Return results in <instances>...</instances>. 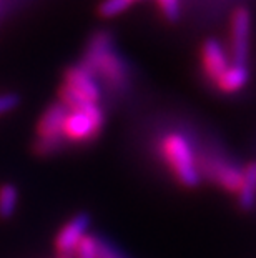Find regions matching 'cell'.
Instances as JSON below:
<instances>
[{"instance_id": "1", "label": "cell", "mask_w": 256, "mask_h": 258, "mask_svg": "<svg viewBox=\"0 0 256 258\" xmlns=\"http://www.w3.org/2000/svg\"><path fill=\"white\" fill-rule=\"evenodd\" d=\"M80 65L99 80L100 85L110 87L112 92L122 93L132 82L128 65L117 52L108 32H97L87 45Z\"/></svg>"}, {"instance_id": "2", "label": "cell", "mask_w": 256, "mask_h": 258, "mask_svg": "<svg viewBox=\"0 0 256 258\" xmlns=\"http://www.w3.org/2000/svg\"><path fill=\"white\" fill-rule=\"evenodd\" d=\"M163 165L183 188H197L201 177L197 165V150L193 144L180 132H168L158 142Z\"/></svg>"}, {"instance_id": "3", "label": "cell", "mask_w": 256, "mask_h": 258, "mask_svg": "<svg viewBox=\"0 0 256 258\" xmlns=\"http://www.w3.org/2000/svg\"><path fill=\"white\" fill-rule=\"evenodd\" d=\"M107 115L100 103H85L77 108H68L63 120L62 137L67 145L92 144L105 128Z\"/></svg>"}, {"instance_id": "4", "label": "cell", "mask_w": 256, "mask_h": 258, "mask_svg": "<svg viewBox=\"0 0 256 258\" xmlns=\"http://www.w3.org/2000/svg\"><path fill=\"white\" fill-rule=\"evenodd\" d=\"M197 165L201 182L208 180L225 194L236 195L239 183H241L243 165L215 150L197 152Z\"/></svg>"}, {"instance_id": "5", "label": "cell", "mask_w": 256, "mask_h": 258, "mask_svg": "<svg viewBox=\"0 0 256 258\" xmlns=\"http://www.w3.org/2000/svg\"><path fill=\"white\" fill-rule=\"evenodd\" d=\"M102 85L80 63L70 65L65 70L58 89V102L67 108H77L85 103H100Z\"/></svg>"}, {"instance_id": "6", "label": "cell", "mask_w": 256, "mask_h": 258, "mask_svg": "<svg viewBox=\"0 0 256 258\" xmlns=\"http://www.w3.org/2000/svg\"><path fill=\"white\" fill-rule=\"evenodd\" d=\"M68 108L60 103L58 100L50 103L39 117V122L35 125L37 139L34 142V152L37 155L45 157L53 153L62 152L67 145V142L62 137L63 120L67 117Z\"/></svg>"}, {"instance_id": "7", "label": "cell", "mask_w": 256, "mask_h": 258, "mask_svg": "<svg viewBox=\"0 0 256 258\" xmlns=\"http://www.w3.org/2000/svg\"><path fill=\"white\" fill-rule=\"evenodd\" d=\"M251 14L248 9L238 7L231 14L230 22V48L231 63L246 65L249 58V40H251Z\"/></svg>"}, {"instance_id": "8", "label": "cell", "mask_w": 256, "mask_h": 258, "mask_svg": "<svg viewBox=\"0 0 256 258\" xmlns=\"http://www.w3.org/2000/svg\"><path fill=\"white\" fill-rule=\"evenodd\" d=\"M90 228V215L85 212L77 213L58 230L53 246L58 258H72L75 250H77L81 238L89 233Z\"/></svg>"}, {"instance_id": "9", "label": "cell", "mask_w": 256, "mask_h": 258, "mask_svg": "<svg viewBox=\"0 0 256 258\" xmlns=\"http://www.w3.org/2000/svg\"><path fill=\"white\" fill-rule=\"evenodd\" d=\"M200 62L201 70H203L205 79L208 84L213 85L215 82L223 75V72L230 67V55H228L226 48L221 45L215 38H208L203 42L200 50Z\"/></svg>"}, {"instance_id": "10", "label": "cell", "mask_w": 256, "mask_h": 258, "mask_svg": "<svg viewBox=\"0 0 256 258\" xmlns=\"http://www.w3.org/2000/svg\"><path fill=\"white\" fill-rule=\"evenodd\" d=\"M248 82H249L248 65L230 63V67L223 72V75L215 82L213 87L216 89L218 93H223V95H233V93H238L239 90H243Z\"/></svg>"}, {"instance_id": "11", "label": "cell", "mask_w": 256, "mask_h": 258, "mask_svg": "<svg viewBox=\"0 0 256 258\" xmlns=\"http://www.w3.org/2000/svg\"><path fill=\"white\" fill-rule=\"evenodd\" d=\"M238 207L244 212L253 210L256 205V162H249L243 165L241 183L236 191Z\"/></svg>"}, {"instance_id": "12", "label": "cell", "mask_w": 256, "mask_h": 258, "mask_svg": "<svg viewBox=\"0 0 256 258\" xmlns=\"http://www.w3.org/2000/svg\"><path fill=\"white\" fill-rule=\"evenodd\" d=\"M19 207V190L14 183L0 185V220H9Z\"/></svg>"}, {"instance_id": "13", "label": "cell", "mask_w": 256, "mask_h": 258, "mask_svg": "<svg viewBox=\"0 0 256 258\" xmlns=\"http://www.w3.org/2000/svg\"><path fill=\"white\" fill-rule=\"evenodd\" d=\"M132 5V0H103L99 7V14L103 19H113L127 12Z\"/></svg>"}, {"instance_id": "14", "label": "cell", "mask_w": 256, "mask_h": 258, "mask_svg": "<svg viewBox=\"0 0 256 258\" xmlns=\"http://www.w3.org/2000/svg\"><path fill=\"white\" fill-rule=\"evenodd\" d=\"M72 258H99V237L87 233L78 243Z\"/></svg>"}, {"instance_id": "15", "label": "cell", "mask_w": 256, "mask_h": 258, "mask_svg": "<svg viewBox=\"0 0 256 258\" xmlns=\"http://www.w3.org/2000/svg\"><path fill=\"white\" fill-rule=\"evenodd\" d=\"M163 17L170 22H175L180 17V0H156Z\"/></svg>"}, {"instance_id": "16", "label": "cell", "mask_w": 256, "mask_h": 258, "mask_svg": "<svg viewBox=\"0 0 256 258\" xmlns=\"http://www.w3.org/2000/svg\"><path fill=\"white\" fill-rule=\"evenodd\" d=\"M99 258H127L122 250L113 246L110 241L99 237Z\"/></svg>"}, {"instance_id": "17", "label": "cell", "mask_w": 256, "mask_h": 258, "mask_svg": "<svg viewBox=\"0 0 256 258\" xmlns=\"http://www.w3.org/2000/svg\"><path fill=\"white\" fill-rule=\"evenodd\" d=\"M20 103V97L17 93H0V115L12 112Z\"/></svg>"}, {"instance_id": "18", "label": "cell", "mask_w": 256, "mask_h": 258, "mask_svg": "<svg viewBox=\"0 0 256 258\" xmlns=\"http://www.w3.org/2000/svg\"><path fill=\"white\" fill-rule=\"evenodd\" d=\"M132 2H133V4H135V2H140V0H132Z\"/></svg>"}]
</instances>
